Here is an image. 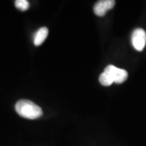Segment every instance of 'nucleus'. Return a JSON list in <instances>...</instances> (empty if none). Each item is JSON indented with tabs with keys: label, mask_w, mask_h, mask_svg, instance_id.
<instances>
[{
	"label": "nucleus",
	"mask_w": 146,
	"mask_h": 146,
	"mask_svg": "<svg viewBox=\"0 0 146 146\" xmlns=\"http://www.w3.org/2000/svg\"><path fill=\"white\" fill-rule=\"evenodd\" d=\"M17 114L28 119H36L42 115V108L29 100H20L16 104Z\"/></svg>",
	"instance_id": "nucleus-1"
},
{
	"label": "nucleus",
	"mask_w": 146,
	"mask_h": 146,
	"mask_svg": "<svg viewBox=\"0 0 146 146\" xmlns=\"http://www.w3.org/2000/svg\"><path fill=\"white\" fill-rule=\"evenodd\" d=\"M105 72L107 73L112 79L113 82L116 84H122L127 79L128 74L124 69L116 68L114 65H109L105 68Z\"/></svg>",
	"instance_id": "nucleus-2"
},
{
	"label": "nucleus",
	"mask_w": 146,
	"mask_h": 146,
	"mask_svg": "<svg viewBox=\"0 0 146 146\" xmlns=\"http://www.w3.org/2000/svg\"><path fill=\"white\" fill-rule=\"evenodd\" d=\"M131 43L138 51H142L146 45V33L143 29H136L131 35Z\"/></svg>",
	"instance_id": "nucleus-3"
},
{
	"label": "nucleus",
	"mask_w": 146,
	"mask_h": 146,
	"mask_svg": "<svg viewBox=\"0 0 146 146\" xmlns=\"http://www.w3.org/2000/svg\"><path fill=\"white\" fill-rule=\"evenodd\" d=\"M115 5L114 0H101L97 2L94 7V13L98 16H103L110 9H112Z\"/></svg>",
	"instance_id": "nucleus-4"
},
{
	"label": "nucleus",
	"mask_w": 146,
	"mask_h": 146,
	"mask_svg": "<svg viewBox=\"0 0 146 146\" xmlns=\"http://www.w3.org/2000/svg\"><path fill=\"white\" fill-rule=\"evenodd\" d=\"M48 33H49V30L46 27H42L41 29H39L36 33L34 34V37H33L34 45L36 46H41L42 43L45 42V40L46 39Z\"/></svg>",
	"instance_id": "nucleus-5"
},
{
	"label": "nucleus",
	"mask_w": 146,
	"mask_h": 146,
	"mask_svg": "<svg viewBox=\"0 0 146 146\" xmlns=\"http://www.w3.org/2000/svg\"><path fill=\"white\" fill-rule=\"evenodd\" d=\"M99 81L100 83L102 84V85H104V86H110V85H111L112 84L114 83L112 79L110 78V76L105 72L100 75Z\"/></svg>",
	"instance_id": "nucleus-6"
},
{
	"label": "nucleus",
	"mask_w": 146,
	"mask_h": 146,
	"mask_svg": "<svg viewBox=\"0 0 146 146\" xmlns=\"http://www.w3.org/2000/svg\"><path fill=\"white\" fill-rule=\"evenodd\" d=\"M16 8L21 11H26L29 8V3L27 0H16L15 2Z\"/></svg>",
	"instance_id": "nucleus-7"
}]
</instances>
